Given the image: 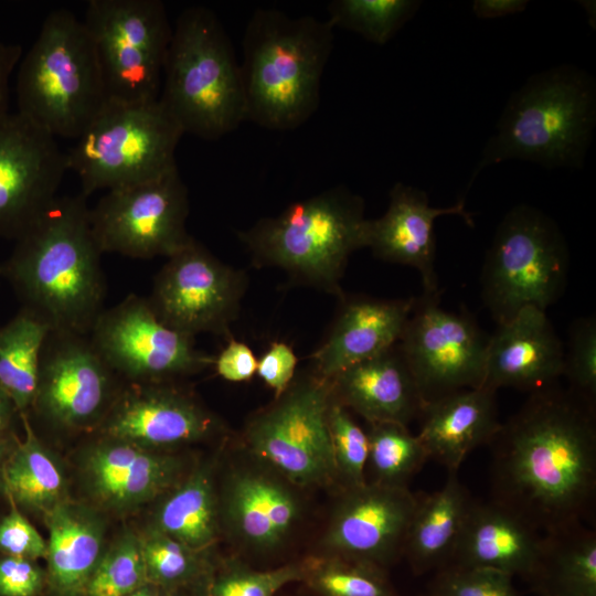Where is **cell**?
I'll list each match as a JSON object with an SVG mask.
<instances>
[{
  "mask_svg": "<svg viewBox=\"0 0 596 596\" xmlns=\"http://www.w3.org/2000/svg\"><path fill=\"white\" fill-rule=\"evenodd\" d=\"M489 445L492 501L543 535L590 519L596 496L595 402L555 384L531 392Z\"/></svg>",
  "mask_w": 596,
  "mask_h": 596,
  "instance_id": "6da1fadb",
  "label": "cell"
},
{
  "mask_svg": "<svg viewBox=\"0 0 596 596\" xmlns=\"http://www.w3.org/2000/svg\"><path fill=\"white\" fill-rule=\"evenodd\" d=\"M102 251L87 196L57 195L17 238L0 265L24 309L53 331L88 336L105 309Z\"/></svg>",
  "mask_w": 596,
  "mask_h": 596,
  "instance_id": "7a4b0ae2",
  "label": "cell"
},
{
  "mask_svg": "<svg viewBox=\"0 0 596 596\" xmlns=\"http://www.w3.org/2000/svg\"><path fill=\"white\" fill-rule=\"evenodd\" d=\"M333 29L328 20L275 9L252 14L242 40L246 120L278 131L309 120L320 103Z\"/></svg>",
  "mask_w": 596,
  "mask_h": 596,
  "instance_id": "3957f363",
  "label": "cell"
},
{
  "mask_svg": "<svg viewBox=\"0 0 596 596\" xmlns=\"http://www.w3.org/2000/svg\"><path fill=\"white\" fill-rule=\"evenodd\" d=\"M596 124V85L585 71L560 65L530 76L509 98L469 185L508 159L545 168H581Z\"/></svg>",
  "mask_w": 596,
  "mask_h": 596,
  "instance_id": "277c9868",
  "label": "cell"
},
{
  "mask_svg": "<svg viewBox=\"0 0 596 596\" xmlns=\"http://www.w3.org/2000/svg\"><path fill=\"white\" fill-rule=\"evenodd\" d=\"M159 103L183 134L216 140L246 120L241 64L216 14L183 10L172 26Z\"/></svg>",
  "mask_w": 596,
  "mask_h": 596,
  "instance_id": "5b68a950",
  "label": "cell"
},
{
  "mask_svg": "<svg viewBox=\"0 0 596 596\" xmlns=\"http://www.w3.org/2000/svg\"><path fill=\"white\" fill-rule=\"evenodd\" d=\"M366 222L363 199L338 185L260 219L238 237L256 265L343 297L340 280L352 253L365 247Z\"/></svg>",
  "mask_w": 596,
  "mask_h": 596,
  "instance_id": "8992f818",
  "label": "cell"
},
{
  "mask_svg": "<svg viewBox=\"0 0 596 596\" xmlns=\"http://www.w3.org/2000/svg\"><path fill=\"white\" fill-rule=\"evenodd\" d=\"M106 103L83 20L66 9L50 12L18 65L17 111L55 138L76 139Z\"/></svg>",
  "mask_w": 596,
  "mask_h": 596,
  "instance_id": "52a82bcc",
  "label": "cell"
},
{
  "mask_svg": "<svg viewBox=\"0 0 596 596\" xmlns=\"http://www.w3.org/2000/svg\"><path fill=\"white\" fill-rule=\"evenodd\" d=\"M183 136L159 100L107 102L65 152L85 196L157 179L177 168Z\"/></svg>",
  "mask_w": 596,
  "mask_h": 596,
  "instance_id": "ba28073f",
  "label": "cell"
},
{
  "mask_svg": "<svg viewBox=\"0 0 596 596\" xmlns=\"http://www.w3.org/2000/svg\"><path fill=\"white\" fill-rule=\"evenodd\" d=\"M570 252L557 223L519 204L499 223L481 270V298L498 324L528 307L546 311L564 292Z\"/></svg>",
  "mask_w": 596,
  "mask_h": 596,
  "instance_id": "9c48e42d",
  "label": "cell"
},
{
  "mask_svg": "<svg viewBox=\"0 0 596 596\" xmlns=\"http://www.w3.org/2000/svg\"><path fill=\"white\" fill-rule=\"evenodd\" d=\"M332 398L330 380L315 374L296 381L248 423L247 449L292 486L334 481L338 472L328 426Z\"/></svg>",
  "mask_w": 596,
  "mask_h": 596,
  "instance_id": "30bf717a",
  "label": "cell"
},
{
  "mask_svg": "<svg viewBox=\"0 0 596 596\" xmlns=\"http://www.w3.org/2000/svg\"><path fill=\"white\" fill-rule=\"evenodd\" d=\"M83 22L92 38L107 102L158 100L172 35L160 0H89Z\"/></svg>",
  "mask_w": 596,
  "mask_h": 596,
  "instance_id": "8fae6325",
  "label": "cell"
},
{
  "mask_svg": "<svg viewBox=\"0 0 596 596\" xmlns=\"http://www.w3.org/2000/svg\"><path fill=\"white\" fill-rule=\"evenodd\" d=\"M189 212V191L177 167L157 179L107 191L89 207V222L103 254L168 258L193 240L185 226Z\"/></svg>",
  "mask_w": 596,
  "mask_h": 596,
  "instance_id": "7c38bea8",
  "label": "cell"
},
{
  "mask_svg": "<svg viewBox=\"0 0 596 596\" xmlns=\"http://www.w3.org/2000/svg\"><path fill=\"white\" fill-rule=\"evenodd\" d=\"M489 336L467 311L440 306L423 292L397 343L425 404L483 385Z\"/></svg>",
  "mask_w": 596,
  "mask_h": 596,
  "instance_id": "4fadbf2b",
  "label": "cell"
},
{
  "mask_svg": "<svg viewBox=\"0 0 596 596\" xmlns=\"http://www.w3.org/2000/svg\"><path fill=\"white\" fill-rule=\"evenodd\" d=\"M88 339L105 363L127 383L169 382L213 365L194 337L162 323L146 297L126 296L105 308Z\"/></svg>",
  "mask_w": 596,
  "mask_h": 596,
  "instance_id": "5bb4252c",
  "label": "cell"
},
{
  "mask_svg": "<svg viewBox=\"0 0 596 596\" xmlns=\"http://www.w3.org/2000/svg\"><path fill=\"white\" fill-rule=\"evenodd\" d=\"M119 380L88 336L52 330L41 352L31 409L61 432L98 429L123 387Z\"/></svg>",
  "mask_w": 596,
  "mask_h": 596,
  "instance_id": "9a60e30c",
  "label": "cell"
},
{
  "mask_svg": "<svg viewBox=\"0 0 596 596\" xmlns=\"http://www.w3.org/2000/svg\"><path fill=\"white\" fill-rule=\"evenodd\" d=\"M245 276L194 238L167 258L156 275L150 308L166 326L194 337L225 333L236 318Z\"/></svg>",
  "mask_w": 596,
  "mask_h": 596,
  "instance_id": "2e32d148",
  "label": "cell"
},
{
  "mask_svg": "<svg viewBox=\"0 0 596 596\" xmlns=\"http://www.w3.org/2000/svg\"><path fill=\"white\" fill-rule=\"evenodd\" d=\"M66 171L54 136L18 111L0 118V237L17 240L57 196Z\"/></svg>",
  "mask_w": 596,
  "mask_h": 596,
  "instance_id": "e0dca14e",
  "label": "cell"
},
{
  "mask_svg": "<svg viewBox=\"0 0 596 596\" xmlns=\"http://www.w3.org/2000/svg\"><path fill=\"white\" fill-rule=\"evenodd\" d=\"M418 501L407 487L365 482L347 488L332 512L324 546L330 555L385 568L403 554Z\"/></svg>",
  "mask_w": 596,
  "mask_h": 596,
  "instance_id": "ac0fdd59",
  "label": "cell"
},
{
  "mask_svg": "<svg viewBox=\"0 0 596 596\" xmlns=\"http://www.w3.org/2000/svg\"><path fill=\"white\" fill-rule=\"evenodd\" d=\"M169 382L127 383L98 433L158 451L215 433L219 422L213 415Z\"/></svg>",
  "mask_w": 596,
  "mask_h": 596,
  "instance_id": "d6986e66",
  "label": "cell"
},
{
  "mask_svg": "<svg viewBox=\"0 0 596 596\" xmlns=\"http://www.w3.org/2000/svg\"><path fill=\"white\" fill-rule=\"evenodd\" d=\"M82 473L92 498L117 513L167 493L179 481L181 461L158 450L103 434L83 450Z\"/></svg>",
  "mask_w": 596,
  "mask_h": 596,
  "instance_id": "ffe728a7",
  "label": "cell"
},
{
  "mask_svg": "<svg viewBox=\"0 0 596 596\" xmlns=\"http://www.w3.org/2000/svg\"><path fill=\"white\" fill-rule=\"evenodd\" d=\"M389 196L385 213L377 219H368L365 247L384 262L418 270L424 292H439L434 222L441 215H459L473 226L472 214L465 209V199L450 206H430L425 191L402 182L392 187Z\"/></svg>",
  "mask_w": 596,
  "mask_h": 596,
  "instance_id": "44dd1931",
  "label": "cell"
},
{
  "mask_svg": "<svg viewBox=\"0 0 596 596\" xmlns=\"http://www.w3.org/2000/svg\"><path fill=\"white\" fill-rule=\"evenodd\" d=\"M564 350L546 311L524 308L489 336L483 385L534 392L555 384Z\"/></svg>",
  "mask_w": 596,
  "mask_h": 596,
  "instance_id": "7402d4cb",
  "label": "cell"
},
{
  "mask_svg": "<svg viewBox=\"0 0 596 596\" xmlns=\"http://www.w3.org/2000/svg\"><path fill=\"white\" fill-rule=\"evenodd\" d=\"M289 482L268 468L234 470L220 502L221 519L243 544L278 549L297 524L301 507Z\"/></svg>",
  "mask_w": 596,
  "mask_h": 596,
  "instance_id": "603a6c76",
  "label": "cell"
},
{
  "mask_svg": "<svg viewBox=\"0 0 596 596\" xmlns=\"http://www.w3.org/2000/svg\"><path fill=\"white\" fill-rule=\"evenodd\" d=\"M544 535L510 509L492 500H472L450 562L533 577Z\"/></svg>",
  "mask_w": 596,
  "mask_h": 596,
  "instance_id": "cb8c5ba5",
  "label": "cell"
},
{
  "mask_svg": "<svg viewBox=\"0 0 596 596\" xmlns=\"http://www.w3.org/2000/svg\"><path fill=\"white\" fill-rule=\"evenodd\" d=\"M415 298L348 300L323 344L315 352V374L331 380L347 368L398 343Z\"/></svg>",
  "mask_w": 596,
  "mask_h": 596,
  "instance_id": "d4e9b609",
  "label": "cell"
},
{
  "mask_svg": "<svg viewBox=\"0 0 596 596\" xmlns=\"http://www.w3.org/2000/svg\"><path fill=\"white\" fill-rule=\"evenodd\" d=\"M330 381L334 398L369 424L407 426L425 406L397 344L347 368Z\"/></svg>",
  "mask_w": 596,
  "mask_h": 596,
  "instance_id": "484cf974",
  "label": "cell"
},
{
  "mask_svg": "<svg viewBox=\"0 0 596 596\" xmlns=\"http://www.w3.org/2000/svg\"><path fill=\"white\" fill-rule=\"evenodd\" d=\"M421 417L417 437L428 459L447 471H458L475 448L490 444L501 425L497 391L485 385L429 402Z\"/></svg>",
  "mask_w": 596,
  "mask_h": 596,
  "instance_id": "4316f807",
  "label": "cell"
},
{
  "mask_svg": "<svg viewBox=\"0 0 596 596\" xmlns=\"http://www.w3.org/2000/svg\"><path fill=\"white\" fill-rule=\"evenodd\" d=\"M49 531L50 583L60 596L85 595L105 551V524L87 505L68 498L43 514Z\"/></svg>",
  "mask_w": 596,
  "mask_h": 596,
  "instance_id": "83f0119b",
  "label": "cell"
},
{
  "mask_svg": "<svg viewBox=\"0 0 596 596\" xmlns=\"http://www.w3.org/2000/svg\"><path fill=\"white\" fill-rule=\"evenodd\" d=\"M457 472L448 471L443 488L419 498L403 549V555L417 573L446 565L451 560L473 500Z\"/></svg>",
  "mask_w": 596,
  "mask_h": 596,
  "instance_id": "f1b7e54d",
  "label": "cell"
},
{
  "mask_svg": "<svg viewBox=\"0 0 596 596\" xmlns=\"http://www.w3.org/2000/svg\"><path fill=\"white\" fill-rule=\"evenodd\" d=\"M24 437L18 439L4 468V494L20 510L42 515L67 499V480L56 455L40 439L29 415L21 414Z\"/></svg>",
  "mask_w": 596,
  "mask_h": 596,
  "instance_id": "f546056e",
  "label": "cell"
},
{
  "mask_svg": "<svg viewBox=\"0 0 596 596\" xmlns=\"http://www.w3.org/2000/svg\"><path fill=\"white\" fill-rule=\"evenodd\" d=\"M167 493L151 528L193 551L209 549L219 535L221 520L212 466L198 467Z\"/></svg>",
  "mask_w": 596,
  "mask_h": 596,
  "instance_id": "4dcf8cb0",
  "label": "cell"
},
{
  "mask_svg": "<svg viewBox=\"0 0 596 596\" xmlns=\"http://www.w3.org/2000/svg\"><path fill=\"white\" fill-rule=\"evenodd\" d=\"M533 578L545 596H596V532L579 524L544 535Z\"/></svg>",
  "mask_w": 596,
  "mask_h": 596,
  "instance_id": "1f68e13d",
  "label": "cell"
},
{
  "mask_svg": "<svg viewBox=\"0 0 596 596\" xmlns=\"http://www.w3.org/2000/svg\"><path fill=\"white\" fill-rule=\"evenodd\" d=\"M51 331L47 323L21 308L0 326V387L19 415L31 409L41 352Z\"/></svg>",
  "mask_w": 596,
  "mask_h": 596,
  "instance_id": "d6a6232c",
  "label": "cell"
},
{
  "mask_svg": "<svg viewBox=\"0 0 596 596\" xmlns=\"http://www.w3.org/2000/svg\"><path fill=\"white\" fill-rule=\"evenodd\" d=\"M369 454L366 467L372 473L373 483L406 487L408 479L428 459V455L407 426L396 423L370 424L366 432Z\"/></svg>",
  "mask_w": 596,
  "mask_h": 596,
  "instance_id": "836d02e7",
  "label": "cell"
},
{
  "mask_svg": "<svg viewBox=\"0 0 596 596\" xmlns=\"http://www.w3.org/2000/svg\"><path fill=\"white\" fill-rule=\"evenodd\" d=\"M421 6L418 0H333L327 7V20L333 28L352 31L382 45L416 14Z\"/></svg>",
  "mask_w": 596,
  "mask_h": 596,
  "instance_id": "e575fe53",
  "label": "cell"
},
{
  "mask_svg": "<svg viewBox=\"0 0 596 596\" xmlns=\"http://www.w3.org/2000/svg\"><path fill=\"white\" fill-rule=\"evenodd\" d=\"M302 582L317 596H393L384 568L336 555L306 563Z\"/></svg>",
  "mask_w": 596,
  "mask_h": 596,
  "instance_id": "d590c367",
  "label": "cell"
},
{
  "mask_svg": "<svg viewBox=\"0 0 596 596\" xmlns=\"http://www.w3.org/2000/svg\"><path fill=\"white\" fill-rule=\"evenodd\" d=\"M147 583L140 536L128 530L105 549L85 595L128 596Z\"/></svg>",
  "mask_w": 596,
  "mask_h": 596,
  "instance_id": "8d00e7d4",
  "label": "cell"
},
{
  "mask_svg": "<svg viewBox=\"0 0 596 596\" xmlns=\"http://www.w3.org/2000/svg\"><path fill=\"white\" fill-rule=\"evenodd\" d=\"M148 583L167 589L187 585L204 571L201 552L150 528L140 536Z\"/></svg>",
  "mask_w": 596,
  "mask_h": 596,
  "instance_id": "74e56055",
  "label": "cell"
},
{
  "mask_svg": "<svg viewBox=\"0 0 596 596\" xmlns=\"http://www.w3.org/2000/svg\"><path fill=\"white\" fill-rule=\"evenodd\" d=\"M306 564L290 563L270 570H254L237 561L214 573L207 596H276L285 586L302 582Z\"/></svg>",
  "mask_w": 596,
  "mask_h": 596,
  "instance_id": "f35d334b",
  "label": "cell"
},
{
  "mask_svg": "<svg viewBox=\"0 0 596 596\" xmlns=\"http://www.w3.org/2000/svg\"><path fill=\"white\" fill-rule=\"evenodd\" d=\"M328 426L338 478L347 488L364 485L369 454L368 434L334 396L328 409Z\"/></svg>",
  "mask_w": 596,
  "mask_h": 596,
  "instance_id": "ab89813d",
  "label": "cell"
},
{
  "mask_svg": "<svg viewBox=\"0 0 596 596\" xmlns=\"http://www.w3.org/2000/svg\"><path fill=\"white\" fill-rule=\"evenodd\" d=\"M563 375L570 390L595 402L596 397V319L577 318L570 328L564 350Z\"/></svg>",
  "mask_w": 596,
  "mask_h": 596,
  "instance_id": "60d3db41",
  "label": "cell"
},
{
  "mask_svg": "<svg viewBox=\"0 0 596 596\" xmlns=\"http://www.w3.org/2000/svg\"><path fill=\"white\" fill-rule=\"evenodd\" d=\"M435 596H518L512 576L496 570L450 565L438 576Z\"/></svg>",
  "mask_w": 596,
  "mask_h": 596,
  "instance_id": "b9f144b4",
  "label": "cell"
},
{
  "mask_svg": "<svg viewBox=\"0 0 596 596\" xmlns=\"http://www.w3.org/2000/svg\"><path fill=\"white\" fill-rule=\"evenodd\" d=\"M9 502L8 512L0 517V554L32 561L45 558L46 541L23 512Z\"/></svg>",
  "mask_w": 596,
  "mask_h": 596,
  "instance_id": "7bdbcfd3",
  "label": "cell"
},
{
  "mask_svg": "<svg viewBox=\"0 0 596 596\" xmlns=\"http://www.w3.org/2000/svg\"><path fill=\"white\" fill-rule=\"evenodd\" d=\"M43 585L35 561L0 554V596H36Z\"/></svg>",
  "mask_w": 596,
  "mask_h": 596,
  "instance_id": "ee69618b",
  "label": "cell"
},
{
  "mask_svg": "<svg viewBox=\"0 0 596 596\" xmlns=\"http://www.w3.org/2000/svg\"><path fill=\"white\" fill-rule=\"evenodd\" d=\"M297 356L284 342H273L263 356L257 360V374L274 392L281 395L295 375Z\"/></svg>",
  "mask_w": 596,
  "mask_h": 596,
  "instance_id": "f6af8a7d",
  "label": "cell"
},
{
  "mask_svg": "<svg viewBox=\"0 0 596 596\" xmlns=\"http://www.w3.org/2000/svg\"><path fill=\"white\" fill-rule=\"evenodd\" d=\"M217 374L230 382H244L256 373L257 359L245 343L232 340L213 363Z\"/></svg>",
  "mask_w": 596,
  "mask_h": 596,
  "instance_id": "bcb514c9",
  "label": "cell"
},
{
  "mask_svg": "<svg viewBox=\"0 0 596 596\" xmlns=\"http://www.w3.org/2000/svg\"><path fill=\"white\" fill-rule=\"evenodd\" d=\"M22 57L19 44L6 43L0 40V118L9 111L10 77Z\"/></svg>",
  "mask_w": 596,
  "mask_h": 596,
  "instance_id": "7dc6e473",
  "label": "cell"
},
{
  "mask_svg": "<svg viewBox=\"0 0 596 596\" xmlns=\"http://www.w3.org/2000/svg\"><path fill=\"white\" fill-rule=\"evenodd\" d=\"M528 4L526 0H475L472 11L480 19H494L520 13Z\"/></svg>",
  "mask_w": 596,
  "mask_h": 596,
  "instance_id": "c3c4849f",
  "label": "cell"
},
{
  "mask_svg": "<svg viewBox=\"0 0 596 596\" xmlns=\"http://www.w3.org/2000/svg\"><path fill=\"white\" fill-rule=\"evenodd\" d=\"M17 415L20 416L15 406L0 387V434H13L12 425Z\"/></svg>",
  "mask_w": 596,
  "mask_h": 596,
  "instance_id": "681fc988",
  "label": "cell"
},
{
  "mask_svg": "<svg viewBox=\"0 0 596 596\" xmlns=\"http://www.w3.org/2000/svg\"><path fill=\"white\" fill-rule=\"evenodd\" d=\"M17 441L13 434H0V496L4 494V468L10 453Z\"/></svg>",
  "mask_w": 596,
  "mask_h": 596,
  "instance_id": "f907efd6",
  "label": "cell"
},
{
  "mask_svg": "<svg viewBox=\"0 0 596 596\" xmlns=\"http://www.w3.org/2000/svg\"><path fill=\"white\" fill-rule=\"evenodd\" d=\"M128 596H155L153 592L147 586H142L137 590L132 592Z\"/></svg>",
  "mask_w": 596,
  "mask_h": 596,
  "instance_id": "816d5d0a",
  "label": "cell"
},
{
  "mask_svg": "<svg viewBox=\"0 0 596 596\" xmlns=\"http://www.w3.org/2000/svg\"><path fill=\"white\" fill-rule=\"evenodd\" d=\"M170 596H174V595H170Z\"/></svg>",
  "mask_w": 596,
  "mask_h": 596,
  "instance_id": "f5cc1de1",
  "label": "cell"
},
{
  "mask_svg": "<svg viewBox=\"0 0 596 596\" xmlns=\"http://www.w3.org/2000/svg\"><path fill=\"white\" fill-rule=\"evenodd\" d=\"M433 596H435V595H433Z\"/></svg>",
  "mask_w": 596,
  "mask_h": 596,
  "instance_id": "db71d44e",
  "label": "cell"
}]
</instances>
